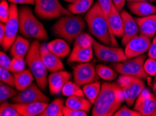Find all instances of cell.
Returning a JSON list of instances; mask_svg holds the SVG:
<instances>
[{
    "mask_svg": "<svg viewBox=\"0 0 156 116\" xmlns=\"http://www.w3.org/2000/svg\"><path fill=\"white\" fill-rule=\"evenodd\" d=\"M124 101L123 93L118 82L103 83L92 114L93 116L114 115Z\"/></svg>",
    "mask_w": 156,
    "mask_h": 116,
    "instance_id": "1",
    "label": "cell"
},
{
    "mask_svg": "<svg viewBox=\"0 0 156 116\" xmlns=\"http://www.w3.org/2000/svg\"><path fill=\"white\" fill-rule=\"evenodd\" d=\"M86 22L91 34L101 43L112 46V37L108 21L99 2H96L87 12Z\"/></svg>",
    "mask_w": 156,
    "mask_h": 116,
    "instance_id": "2",
    "label": "cell"
},
{
    "mask_svg": "<svg viewBox=\"0 0 156 116\" xmlns=\"http://www.w3.org/2000/svg\"><path fill=\"white\" fill-rule=\"evenodd\" d=\"M19 32L28 38L46 41L48 40V34L44 26L35 17L29 7H22L18 13Z\"/></svg>",
    "mask_w": 156,
    "mask_h": 116,
    "instance_id": "3",
    "label": "cell"
},
{
    "mask_svg": "<svg viewBox=\"0 0 156 116\" xmlns=\"http://www.w3.org/2000/svg\"><path fill=\"white\" fill-rule=\"evenodd\" d=\"M86 27V22L80 15H65L54 24L52 31L57 36L72 42L83 33Z\"/></svg>",
    "mask_w": 156,
    "mask_h": 116,
    "instance_id": "4",
    "label": "cell"
},
{
    "mask_svg": "<svg viewBox=\"0 0 156 116\" xmlns=\"http://www.w3.org/2000/svg\"><path fill=\"white\" fill-rule=\"evenodd\" d=\"M25 62L34 75L37 84L42 91H46L48 84V70L44 65L40 54V44L35 40L30 45L29 51L25 56Z\"/></svg>",
    "mask_w": 156,
    "mask_h": 116,
    "instance_id": "5",
    "label": "cell"
},
{
    "mask_svg": "<svg viewBox=\"0 0 156 116\" xmlns=\"http://www.w3.org/2000/svg\"><path fill=\"white\" fill-rule=\"evenodd\" d=\"M124 94L125 101L128 106H132L136 98L145 88L143 79L133 76L122 75L117 80Z\"/></svg>",
    "mask_w": 156,
    "mask_h": 116,
    "instance_id": "6",
    "label": "cell"
},
{
    "mask_svg": "<svg viewBox=\"0 0 156 116\" xmlns=\"http://www.w3.org/2000/svg\"><path fill=\"white\" fill-rule=\"evenodd\" d=\"M34 12L38 17L44 20H52L72 13L60 3L59 0H34Z\"/></svg>",
    "mask_w": 156,
    "mask_h": 116,
    "instance_id": "7",
    "label": "cell"
},
{
    "mask_svg": "<svg viewBox=\"0 0 156 116\" xmlns=\"http://www.w3.org/2000/svg\"><path fill=\"white\" fill-rule=\"evenodd\" d=\"M146 58V54L129 58L122 62L113 63L112 67L117 72L122 75L133 76L143 79H148V75L144 70V65Z\"/></svg>",
    "mask_w": 156,
    "mask_h": 116,
    "instance_id": "8",
    "label": "cell"
},
{
    "mask_svg": "<svg viewBox=\"0 0 156 116\" xmlns=\"http://www.w3.org/2000/svg\"><path fill=\"white\" fill-rule=\"evenodd\" d=\"M93 48L94 55L99 60L104 62L117 63L126 61L127 58L125 51L119 47L106 45L100 43L95 39L93 41Z\"/></svg>",
    "mask_w": 156,
    "mask_h": 116,
    "instance_id": "9",
    "label": "cell"
},
{
    "mask_svg": "<svg viewBox=\"0 0 156 116\" xmlns=\"http://www.w3.org/2000/svg\"><path fill=\"white\" fill-rule=\"evenodd\" d=\"M19 10L17 4H11L10 5V13L9 18L5 25V37L2 44V48L4 51L9 50L17 38L19 31Z\"/></svg>",
    "mask_w": 156,
    "mask_h": 116,
    "instance_id": "10",
    "label": "cell"
},
{
    "mask_svg": "<svg viewBox=\"0 0 156 116\" xmlns=\"http://www.w3.org/2000/svg\"><path fill=\"white\" fill-rule=\"evenodd\" d=\"M73 76L74 81L81 86L95 81L98 77L96 67L90 62L81 63L73 67Z\"/></svg>",
    "mask_w": 156,
    "mask_h": 116,
    "instance_id": "11",
    "label": "cell"
},
{
    "mask_svg": "<svg viewBox=\"0 0 156 116\" xmlns=\"http://www.w3.org/2000/svg\"><path fill=\"white\" fill-rule=\"evenodd\" d=\"M13 103L16 104H28L37 101H44L48 103L49 98L41 91L39 86L32 84L27 88L20 91L17 95L12 98Z\"/></svg>",
    "mask_w": 156,
    "mask_h": 116,
    "instance_id": "12",
    "label": "cell"
},
{
    "mask_svg": "<svg viewBox=\"0 0 156 116\" xmlns=\"http://www.w3.org/2000/svg\"><path fill=\"white\" fill-rule=\"evenodd\" d=\"M151 44L149 37L139 34L126 44L124 51L125 56L129 59L142 55L148 51Z\"/></svg>",
    "mask_w": 156,
    "mask_h": 116,
    "instance_id": "13",
    "label": "cell"
},
{
    "mask_svg": "<svg viewBox=\"0 0 156 116\" xmlns=\"http://www.w3.org/2000/svg\"><path fill=\"white\" fill-rule=\"evenodd\" d=\"M134 109L142 115L152 116L156 109V97L145 88L136 98Z\"/></svg>",
    "mask_w": 156,
    "mask_h": 116,
    "instance_id": "14",
    "label": "cell"
},
{
    "mask_svg": "<svg viewBox=\"0 0 156 116\" xmlns=\"http://www.w3.org/2000/svg\"><path fill=\"white\" fill-rule=\"evenodd\" d=\"M108 25L112 37V46L118 47L119 44L115 37L121 38L123 35V21L120 11L113 4L108 15Z\"/></svg>",
    "mask_w": 156,
    "mask_h": 116,
    "instance_id": "15",
    "label": "cell"
},
{
    "mask_svg": "<svg viewBox=\"0 0 156 116\" xmlns=\"http://www.w3.org/2000/svg\"><path fill=\"white\" fill-rule=\"evenodd\" d=\"M72 74L65 70H60L52 72L48 78L49 91L53 95L62 93L63 87L69 81Z\"/></svg>",
    "mask_w": 156,
    "mask_h": 116,
    "instance_id": "16",
    "label": "cell"
},
{
    "mask_svg": "<svg viewBox=\"0 0 156 116\" xmlns=\"http://www.w3.org/2000/svg\"><path fill=\"white\" fill-rule=\"evenodd\" d=\"M120 14L123 21V35L122 37V43L125 46L131 39L139 35V30L136 20L128 12L122 10L120 11Z\"/></svg>",
    "mask_w": 156,
    "mask_h": 116,
    "instance_id": "17",
    "label": "cell"
},
{
    "mask_svg": "<svg viewBox=\"0 0 156 116\" xmlns=\"http://www.w3.org/2000/svg\"><path fill=\"white\" fill-rule=\"evenodd\" d=\"M40 54L42 61L49 72H54L65 69L60 58L49 50L47 43L40 45Z\"/></svg>",
    "mask_w": 156,
    "mask_h": 116,
    "instance_id": "18",
    "label": "cell"
},
{
    "mask_svg": "<svg viewBox=\"0 0 156 116\" xmlns=\"http://www.w3.org/2000/svg\"><path fill=\"white\" fill-rule=\"evenodd\" d=\"M137 23L139 34L149 37H154L156 34V14L146 17H140L135 19Z\"/></svg>",
    "mask_w": 156,
    "mask_h": 116,
    "instance_id": "19",
    "label": "cell"
},
{
    "mask_svg": "<svg viewBox=\"0 0 156 116\" xmlns=\"http://www.w3.org/2000/svg\"><path fill=\"white\" fill-rule=\"evenodd\" d=\"M16 108L21 116H36L39 115L46 108L48 103L44 101H37L28 104H16Z\"/></svg>",
    "mask_w": 156,
    "mask_h": 116,
    "instance_id": "20",
    "label": "cell"
},
{
    "mask_svg": "<svg viewBox=\"0 0 156 116\" xmlns=\"http://www.w3.org/2000/svg\"><path fill=\"white\" fill-rule=\"evenodd\" d=\"M127 7L131 13L139 17H146L156 14V6L147 2H129Z\"/></svg>",
    "mask_w": 156,
    "mask_h": 116,
    "instance_id": "21",
    "label": "cell"
},
{
    "mask_svg": "<svg viewBox=\"0 0 156 116\" xmlns=\"http://www.w3.org/2000/svg\"><path fill=\"white\" fill-rule=\"evenodd\" d=\"M93 47L88 48H73L68 58V63H87L93 58Z\"/></svg>",
    "mask_w": 156,
    "mask_h": 116,
    "instance_id": "22",
    "label": "cell"
},
{
    "mask_svg": "<svg viewBox=\"0 0 156 116\" xmlns=\"http://www.w3.org/2000/svg\"><path fill=\"white\" fill-rule=\"evenodd\" d=\"M30 45L29 40L18 35L10 48L11 55L14 57L24 58L29 51Z\"/></svg>",
    "mask_w": 156,
    "mask_h": 116,
    "instance_id": "23",
    "label": "cell"
},
{
    "mask_svg": "<svg viewBox=\"0 0 156 116\" xmlns=\"http://www.w3.org/2000/svg\"><path fill=\"white\" fill-rule=\"evenodd\" d=\"M47 45L49 50L60 58L66 57L71 53L70 47L67 41L62 38L53 40Z\"/></svg>",
    "mask_w": 156,
    "mask_h": 116,
    "instance_id": "24",
    "label": "cell"
},
{
    "mask_svg": "<svg viewBox=\"0 0 156 116\" xmlns=\"http://www.w3.org/2000/svg\"><path fill=\"white\" fill-rule=\"evenodd\" d=\"M15 87L18 91H22L32 84L34 77L30 70L25 69L21 72L13 73Z\"/></svg>",
    "mask_w": 156,
    "mask_h": 116,
    "instance_id": "25",
    "label": "cell"
},
{
    "mask_svg": "<svg viewBox=\"0 0 156 116\" xmlns=\"http://www.w3.org/2000/svg\"><path fill=\"white\" fill-rule=\"evenodd\" d=\"M65 104L68 108L89 112L93 104L87 99L84 98V97L71 96L68 97Z\"/></svg>",
    "mask_w": 156,
    "mask_h": 116,
    "instance_id": "26",
    "label": "cell"
},
{
    "mask_svg": "<svg viewBox=\"0 0 156 116\" xmlns=\"http://www.w3.org/2000/svg\"><path fill=\"white\" fill-rule=\"evenodd\" d=\"M65 101L63 99L58 98L48 104L46 108L42 112L39 116H62L63 109L65 106Z\"/></svg>",
    "mask_w": 156,
    "mask_h": 116,
    "instance_id": "27",
    "label": "cell"
},
{
    "mask_svg": "<svg viewBox=\"0 0 156 116\" xmlns=\"http://www.w3.org/2000/svg\"><path fill=\"white\" fill-rule=\"evenodd\" d=\"M101 84L99 81L89 83V84L84 85L83 87L84 95L93 104H94L98 98V95L101 91Z\"/></svg>",
    "mask_w": 156,
    "mask_h": 116,
    "instance_id": "28",
    "label": "cell"
},
{
    "mask_svg": "<svg viewBox=\"0 0 156 116\" xmlns=\"http://www.w3.org/2000/svg\"><path fill=\"white\" fill-rule=\"evenodd\" d=\"M93 4V0H76L68 6V10L72 14L81 15L88 11Z\"/></svg>",
    "mask_w": 156,
    "mask_h": 116,
    "instance_id": "29",
    "label": "cell"
},
{
    "mask_svg": "<svg viewBox=\"0 0 156 116\" xmlns=\"http://www.w3.org/2000/svg\"><path fill=\"white\" fill-rule=\"evenodd\" d=\"M62 93L64 96H81L84 97V93L81 88V86L76 82L69 81L63 87Z\"/></svg>",
    "mask_w": 156,
    "mask_h": 116,
    "instance_id": "30",
    "label": "cell"
},
{
    "mask_svg": "<svg viewBox=\"0 0 156 116\" xmlns=\"http://www.w3.org/2000/svg\"><path fill=\"white\" fill-rule=\"evenodd\" d=\"M96 72L98 77L105 81H112L117 77V73L112 68L102 64L96 66Z\"/></svg>",
    "mask_w": 156,
    "mask_h": 116,
    "instance_id": "31",
    "label": "cell"
},
{
    "mask_svg": "<svg viewBox=\"0 0 156 116\" xmlns=\"http://www.w3.org/2000/svg\"><path fill=\"white\" fill-rule=\"evenodd\" d=\"M93 38L90 35L82 33L75 39L74 47V48H88L93 47Z\"/></svg>",
    "mask_w": 156,
    "mask_h": 116,
    "instance_id": "32",
    "label": "cell"
},
{
    "mask_svg": "<svg viewBox=\"0 0 156 116\" xmlns=\"http://www.w3.org/2000/svg\"><path fill=\"white\" fill-rule=\"evenodd\" d=\"M18 94V92L13 89L12 86H9L3 81L0 83V101L1 102H3L9 98H14Z\"/></svg>",
    "mask_w": 156,
    "mask_h": 116,
    "instance_id": "33",
    "label": "cell"
},
{
    "mask_svg": "<svg viewBox=\"0 0 156 116\" xmlns=\"http://www.w3.org/2000/svg\"><path fill=\"white\" fill-rule=\"evenodd\" d=\"M0 115L1 116H21L16 108L14 104H10L4 101L0 105Z\"/></svg>",
    "mask_w": 156,
    "mask_h": 116,
    "instance_id": "34",
    "label": "cell"
},
{
    "mask_svg": "<svg viewBox=\"0 0 156 116\" xmlns=\"http://www.w3.org/2000/svg\"><path fill=\"white\" fill-rule=\"evenodd\" d=\"M0 80L9 86L15 87V78L13 74H11V71L4 68H0Z\"/></svg>",
    "mask_w": 156,
    "mask_h": 116,
    "instance_id": "35",
    "label": "cell"
},
{
    "mask_svg": "<svg viewBox=\"0 0 156 116\" xmlns=\"http://www.w3.org/2000/svg\"><path fill=\"white\" fill-rule=\"evenodd\" d=\"M10 6H9L6 0H2L0 4V20L1 22L6 24L9 18Z\"/></svg>",
    "mask_w": 156,
    "mask_h": 116,
    "instance_id": "36",
    "label": "cell"
},
{
    "mask_svg": "<svg viewBox=\"0 0 156 116\" xmlns=\"http://www.w3.org/2000/svg\"><path fill=\"white\" fill-rule=\"evenodd\" d=\"M26 62L24 58L14 57L11 59V72L13 73L19 72L25 69Z\"/></svg>",
    "mask_w": 156,
    "mask_h": 116,
    "instance_id": "37",
    "label": "cell"
},
{
    "mask_svg": "<svg viewBox=\"0 0 156 116\" xmlns=\"http://www.w3.org/2000/svg\"><path fill=\"white\" fill-rule=\"evenodd\" d=\"M144 70L148 76L155 77L156 76V60L149 58L146 59L144 65Z\"/></svg>",
    "mask_w": 156,
    "mask_h": 116,
    "instance_id": "38",
    "label": "cell"
},
{
    "mask_svg": "<svg viewBox=\"0 0 156 116\" xmlns=\"http://www.w3.org/2000/svg\"><path fill=\"white\" fill-rule=\"evenodd\" d=\"M115 116H142L139 111L130 109L127 106H122L120 107L114 114Z\"/></svg>",
    "mask_w": 156,
    "mask_h": 116,
    "instance_id": "39",
    "label": "cell"
},
{
    "mask_svg": "<svg viewBox=\"0 0 156 116\" xmlns=\"http://www.w3.org/2000/svg\"><path fill=\"white\" fill-rule=\"evenodd\" d=\"M98 2L104 13H105L106 18L108 19L111 10H112L113 5V0H98Z\"/></svg>",
    "mask_w": 156,
    "mask_h": 116,
    "instance_id": "40",
    "label": "cell"
},
{
    "mask_svg": "<svg viewBox=\"0 0 156 116\" xmlns=\"http://www.w3.org/2000/svg\"><path fill=\"white\" fill-rule=\"evenodd\" d=\"M0 66L11 72V59L3 51L0 53Z\"/></svg>",
    "mask_w": 156,
    "mask_h": 116,
    "instance_id": "41",
    "label": "cell"
},
{
    "mask_svg": "<svg viewBox=\"0 0 156 116\" xmlns=\"http://www.w3.org/2000/svg\"><path fill=\"white\" fill-rule=\"evenodd\" d=\"M63 114L65 116H87V112L84 111L73 109L67 107L65 105L63 109Z\"/></svg>",
    "mask_w": 156,
    "mask_h": 116,
    "instance_id": "42",
    "label": "cell"
},
{
    "mask_svg": "<svg viewBox=\"0 0 156 116\" xmlns=\"http://www.w3.org/2000/svg\"><path fill=\"white\" fill-rule=\"evenodd\" d=\"M148 56L149 58L156 60V36L151 42L150 48L148 51Z\"/></svg>",
    "mask_w": 156,
    "mask_h": 116,
    "instance_id": "43",
    "label": "cell"
},
{
    "mask_svg": "<svg viewBox=\"0 0 156 116\" xmlns=\"http://www.w3.org/2000/svg\"><path fill=\"white\" fill-rule=\"evenodd\" d=\"M11 4H34V0H8Z\"/></svg>",
    "mask_w": 156,
    "mask_h": 116,
    "instance_id": "44",
    "label": "cell"
},
{
    "mask_svg": "<svg viewBox=\"0 0 156 116\" xmlns=\"http://www.w3.org/2000/svg\"><path fill=\"white\" fill-rule=\"evenodd\" d=\"M126 0H113V3L120 12L123 9Z\"/></svg>",
    "mask_w": 156,
    "mask_h": 116,
    "instance_id": "45",
    "label": "cell"
},
{
    "mask_svg": "<svg viewBox=\"0 0 156 116\" xmlns=\"http://www.w3.org/2000/svg\"><path fill=\"white\" fill-rule=\"evenodd\" d=\"M5 37V25L4 23L1 22L0 24V43H3V41Z\"/></svg>",
    "mask_w": 156,
    "mask_h": 116,
    "instance_id": "46",
    "label": "cell"
},
{
    "mask_svg": "<svg viewBox=\"0 0 156 116\" xmlns=\"http://www.w3.org/2000/svg\"><path fill=\"white\" fill-rule=\"evenodd\" d=\"M128 2H146V0H127Z\"/></svg>",
    "mask_w": 156,
    "mask_h": 116,
    "instance_id": "47",
    "label": "cell"
},
{
    "mask_svg": "<svg viewBox=\"0 0 156 116\" xmlns=\"http://www.w3.org/2000/svg\"><path fill=\"white\" fill-rule=\"evenodd\" d=\"M64 1L66 2H68V3L72 4V3H74V2L76 1V0H64Z\"/></svg>",
    "mask_w": 156,
    "mask_h": 116,
    "instance_id": "48",
    "label": "cell"
},
{
    "mask_svg": "<svg viewBox=\"0 0 156 116\" xmlns=\"http://www.w3.org/2000/svg\"><path fill=\"white\" fill-rule=\"evenodd\" d=\"M153 91H156V79L155 80L154 84H153Z\"/></svg>",
    "mask_w": 156,
    "mask_h": 116,
    "instance_id": "49",
    "label": "cell"
},
{
    "mask_svg": "<svg viewBox=\"0 0 156 116\" xmlns=\"http://www.w3.org/2000/svg\"><path fill=\"white\" fill-rule=\"evenodd\" d=\"M152 116H156V109H155V111H154V113H153V114Z\"/></svg>",
    "mask_w": 156,
    "mask_h": 116,
    "instance_id": "50",
    "label": "cell"
},
{
    "mask_svg": "<svg viewBox=\"0 0 156 116\" xmlns=\"http://www.w3.org/2000/svg\"><path fill=\"white\" fill-rule=\"evenodd\" d=\"M150 1H151V2H155V1H156V0H150Z\"/></svg>",
    "mask_w": 156,
    "mask_h": 116,
    "instance_id": "51",
    "label": "cell"
},
{
    "mask_svg": "<svg viewBox=\"0 0 156 116\" xmlns=\"http://www.w3.org/2000/svg\"><path fill=\"white\" fill-rule=\"evenodd\" d=\"M156 79V76H155V80Z\"/></svg>",
    "mask_w": 156,
    "mask_h": 116,
    "instance_id": "52",
    "label": "cell"
}]
</instances>
